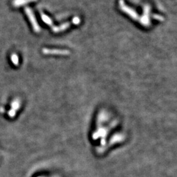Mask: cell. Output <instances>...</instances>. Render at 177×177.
Wrapping results in <instances>:
<instances>
[{
  "instance_id": "1",
  "label": "cell",
  "mask_w": 177,
  "mask_h": 177,
  "mask_svg": "<svg viewBox=\"0 0 177 177\" xmlns=\"http://www.w3.org/2000/svg\"><path fill=\"white\" fill-rule=\"evenodd\" d=\"M24 11L26 12V14L30 23H31V24L33 27V29H34V30L35 32L39 33L41 30V28H40L39 24H38V22L36 20V18H35V17L34 13V12H33L32 9L31 8H30V7H25Z\"/></svg>"
},
{
  "instance_id": "2",
  "label": "cell",
  "mask_w": 177,
  "mask_h": 177,
  "mask_svg": "<svg viewBox=\"0 0 177 177\" xmlns=\"http://www.w3.org/2000/svg\"><path fill=\"white\" fill-rule=\"evenodd\" d=\"M119 5L121 9L125 13H127L129 16L132 18L134 20H138L139 19V16L137 12H136L134 9H132L131 7L127 6L126 4L125 3L124 0H119Z\"/></svg>"
},
{
  "instance_id": "3",
  "label": "cell",
  "mask_w": 177,
  "mask_h": 177,
  "mask_svg": "<svg viewBox=\"0 0 177 177\" xmlns=\"http://www.w3.org/2000/svg\"><path fill=\"white\" fill-rule=\"evenodd\" d=\"M151 11V7L149 5H146L144 7V13L142 17L140 19L141 24L144 26H149L150 24V13Z\"/></svg>"
},
{
  "instance_id": "4",
  "label": "cell",
  "mask_w": 177,
  "mask_h": 177,
  "mask_svg": "<svg viewBox=\"0 0 177 177\" xmlns=\"http://www.w3.org/2000/svg\"><path fill=\"white\" fill-rule=\"evenodd\" d=\"M11 109L8 112V115L11 118H13L16 115L17 112L20 109L21 106V101L19 98L14 99L11 102Z\"/></svg>"
},
{
  "instance_id": "5",
  "label": "cell",
  "mask_w": 177,
  "mask_h": 177,
  "mask_svg": "<svg viewBox=\"0 0 177 177\" xmlns=\"http://www.w3.org/2000/svg\"><path fill=\"white\" fill-rule=\"evenodd\" d=\"M43 53L45 55H67L70 54V51L68 50L60 49H50L44 48L43 49Z\"/></svg>"
},
{
  "instance_id": "6",
  "label": "cell",
  "mask_w": 177,
  "mask_h": 177,
  "mask_svg": "<svg viewBox=\"0 0 177 177\" xmlns=\"http://www.w3.org/2000/svg\"><path fill=\"white\" fill-rule=\"evenodd\" d=\"M36 1L37 0H12V4L15 7H19Z\"/></svg>"
},
{
  "instance_id": "7",
  "label": "cell",
  "mask_w": 177,
  "mask_h": 177,
  "mask_svg": "<svg viewBox=\"0 0 177 177\" xmlns=\"http://www.w3.org/2000/svg\"><path fill=\"white\" fill-rule=\"evenodd\" d=\"M70 24L69 22H66V23H64L62 25L59 26L57 27H54L53 28V31L55 33H58L62 31H65V30L68 29L70 26Z\"/></svg>"
},
{
  "instance_id": "8",
  "label": "cell",
  "mask_w": 177,
  "mask_h": 177,
  "mask_svg": "<svg viewBox=\"0 0 177 177\" xmlns=\"http://www.w3.org/2000/svg\"><path fill=\"white\" fill-rule=\"evenodd\" d=\"M42 20L43 22H44L45 24H47L49 26H53V21L52 20H51L49 17L48 16H47V15L42 13Z\"/></svg>"
},
{
  "instance_id": "9",
  "label": "cell",
  "mask_w": 177,
  "mask_h": 177,
  "mask_svg": "<svg viewBox=\"0 0 177 177\" xmlns=\"http://www.w3.org/2000/svg\"><path fill=\"white\" fill-rule=\"evenodd\" d=\"M11 62H12V64H13L15 66L19 65V56H18L17 54H15V53L12 54V55L11 56Z\"/></svg>"
},
{
  "instance_id": "10",
  "label": "cell",
  "mask_w": 177,
  "mask_h": 177,
  "mask_svg": "<svg viewBox=\"0 0 177 177\" xmlns=\"http://www.w3.org/2000/svg\"><path fill=\"white\" fill-rule=\"evenodd\" d=\"M153 19H157V20H164V18L162 16H161V15H153Z\"/></svg>"
},
{
  "instance_id": "11",
  "label": "cell",
  "mask_w": 177,
  "mask_h": 177,
  "mask_svg": "<svg viewBox=\"0 0 177 177\" xmlns=\"http://www.w3.org/2000/svg\"><path fill=\"white\" fill-rule=\"evenodd\" d=\"M73 22L74 24H79V22H80V19H79L78 17H75L73 19Z\"/></svg>"
},
{
  "instance_id": "12",
  "label": "cell",
  "mask_w": 177,
  "mask_h": 177,
  "mask_svg": "<svg viewBox=\"0 0 177 177\" xmlns=\"http://www.w3.org/2000/svg\"><path fill=\"white\" fill-rule=\"evenodd\" d=\"M0 111H1V113H3V112H4V111H5V109L2 108H0Z\"/></svg>"
}]
</instances>
